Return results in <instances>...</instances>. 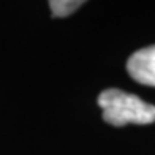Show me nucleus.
I'll list each match as a JSON object with an SVG mask.
<instances>
[{"mask_svg": "<svg viewBox=\"0 0 155 155\" xmlns=\"http://www.w3.org/2000/svg\"><path fill=\"white\" fill-rule=\"evenodd\" d=\"M98 106L103 111V120L114 127H124L127 124L146 125L155 122L153 104L119 89L103 90L98 97Z\"/></svg>", "mask_w": 155, "mask_h": 155, "instance_id": "nucleus-1", "label": "nucleus"}, {"mask_svg": "<svg viewBox=\"0 0 155 155\" xmlns=\"http://www.w3.org/2000/svg\"><path fill=\"white\" fill-rule=\"evenodd\" d=\"M84 2L81 0H51L49 6H51L52 16L55 18H65L68 15L74 13Z\"/></svg>", "mask_w": 155, "mask_h": 155, "instance_id": "nucleus-3", "label": "nucleus"}, {"mask_svg": "<svg viewBox=\"0 0 155 155\" xmlns=\"http://www.w3.org/2000/svg\"><path fill=\"white\" fill-rule=\"evenodd\" d=\"M127 70L136 82L155 87V45L133 52L127 62Z\"/></svg>", "mask_w": 155, "mask_h": 155, "instance_id": "nucleus-2", "label": "nucleus"}]
</instances>
